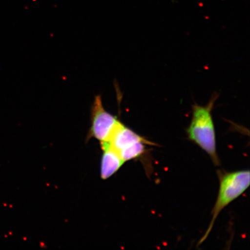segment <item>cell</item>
Listing matches in <instances>:
<instances>
[{"label": "cell", "instance_id": "1", "mask_svg": "<svg viewBox=\"0 0 250 250\" xmlns=\"http://www.w3.org/2000/svg\"><path fill=\"white\" fill-rule=\"evenodd\" d=\"M217 97L208 104H195L192 107V117L187 129L189 139L207 153L215 165L220 164L217 152L216 137L212 109Z\"/></svg>", "mask_w": 250, "mask_h": 250}, {"label": "cell", "instance_id": "2", "mask_svg": "<svg viewBox=\"0 0 250 250\" xmlns=\"http://www.w3.org/2000/svg\"><path fill=\"white\" fill-rule=\"evenodd\" d=\"M250 183L249 170H240L226 173L220 176V188L216 202L211 212L210 225L200 244L207 238L213 227L218 215L227 206L238 198L248 189Z\"/></svg>", "mask_w": 250, "mask_h": 250}, {"label": "cell", "instance_id": "3", "mask_svg": "<svg viewBox=\"0 0 250 250\" xmlns=\"http://www.w3.org/2000/svg\"><path fill=\"white\" fill-rule=\"evenodd\" d=\"M90 125L86 140L93 138L101 145L107 143L120 120L105 109L101 95L94 98L90 110Z\"/></svg>", "mask_w": 250, "mask_h": 250}, {"label": "cell", "instance_id": "4", "mask_svg": "<svg viewBox=\"0 0 250 250\" xmlns=\"http://www.w3.org/2000/svg\"><path fill=\"white\" fill-rule=\"evenodd\" d=\"M144 141L146 140L120 121L107 143L118 153Z\"/></svg>", "mask_w": 250, "mask_h": 250}, {"label": "cell", "instance_id": "5", "mask_svg": "<svg viewBox=\"0 0 250 250\" xmlns=\"http://www.w3.org/2000/svg\"><path fill=\"white\" fill-rule=\"evenodd\" d=\"M103 154L101 165V176L103 180H107L120 169L125 162L118 153L108 145L102 144Z\"/></svg>", "mask_w": 250, "mask_h": 250}, {"label": "cell", "instance_id": "6", "mask_svg": "<svg viewBox=\"0 0 250 250\" xmlns=\"http://www.w3.org/2000/svg\"><path fill=\"white\" fill-rule=\"evenodd\" d=\"M148 143L149 142L146 140L137 143L130 147L118 152V154L125 162L133 160L139 158L145 153L146 145H147Z\"/></svg>", "mask_w": 250, "mask_h": 250}]
</instances>
